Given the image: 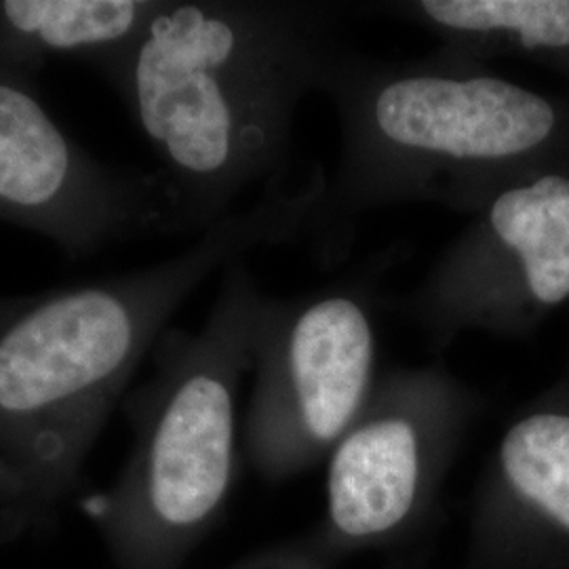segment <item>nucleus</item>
<instances>
[{
	"instance_id": "obj_1",
	"label": "nucleus",
	"mask_w": 569,
	"mask_h": 569,
	"mask_svg": "<svg viewBox=\"0 0 569 569\" xmlns=\"http://www.w3.org/2000/svg\"><path fill=\"white\" fill-rule=\"evenodd\" d=\"M342 4L161 0L98 70L157 157L176 234L204 232L256 183L284 180L293 121L346 42Z\"/></svg>"
},
{
	"instance_id": "obj_2",
	"label": "nucleus",
	"mask_w": 569,
	"mask_h": 569,
	"mask_svg": "<svg viewBox=\"0 0 569 569\" xmlns=\"http://www.w3.org/2000/svg\"><path fill=\"white\" fill-rule=\"evenodd\" d=\"M317 169L268 183L178 256L93 283L21 296L0 319V458L34 507L77 486L82 465L146 352L176 310L220 268L253 249L300 241L326 190Z\"/></svg>"
},
{
	"instance_id": "obj_3",
	"label": "nucleus",
	"mask_w": 569,
	"mask_h": 569,
	"mask_svg": "<svg viewBox=\"0 0 569 569\" xmlns=\"http://www.w3.org/2000/svg\"><path fill=\"white\" fill-rule=\"evenodd\" d=\"M323 93L340 124L338 164L308 230L323 253H340L367 211L430 203L475 218L515 182L569 171V96L439 47L411 61L346 47Z\"/></svg>"
},
{
	"instance_id": "obj_4",
	"label": "nucleus",
	"mask_w": 569,
	"mask_h": 569,
	"mask_svg": "<svg viewBox=\"0 0 569 569\" xmlns=\"http://www.w3.org/2000/svg\"><path fill=\"white\" fill-rule=\"evenodd\" d=\"M260 291L243 260L192 333L157 342L159 376L138 395V439L96 517L119 569H143L157 540L199 526L224 498L234 462V397L253 361Z\"/></svg>"
},
{
	"instance_id": "obj_5",
	"label": "nucleus",
	"mask_w": 569,
	"mask_h": 569,
	"mask_svg": "<svg viewBox=\"0 0 569 569\" xmlns=\"http://www.w3.org/2000/svg\"><path fill=\"white\" fill-rule=\"evenodd\" d=\"M569 302V171L505 188L399 300L430 342L467 331L526 338Z\"/></svg>"
},
{
	"instance_id": "obj_6",
	"label": "nucleus",
	"mask_w": 569,
	"mask_h": 569,
	"mask_svg": "<svg viewBox=\"0 0 569 569\" xmlns=\"http://www.w3.org/2000/svg\"><path fill=\"white\" fill-rule=\"evenodd\" d=\"M0 220L72 258L138 237L176 234L154 171L89 154L44 108L32 81L0 74Z\"/></svg>"
},
{
	"instance_id": "obj_7",
	"label": "nucleus",
	"mask_w": 569,
	"mask_h": 569,
	"mask_svg": "<svg viewBox=\"0 0 569 569\" xmlns=\"http://www.w3.org/2000/svg\"><path fill=\"white\" fill-rule=\"evenodd\" d=\"M376 312L366 284L338 283L260 308L253 361L262 367L258 437L326 446L366 401L376 366Z\"/></svg>"
},
{
	"instance_id": "obj_8",
	"label": "nucleus",
	"mask_w": 569,
	"mask_h": 569,
	"mask_svg": "<svg viewBox=\"0 0 569 569\" xmlns=\"http://www.w3.org/2000/svg\"><path fill=\"white\" fill-rule=\"evenodd\" d=\"M468 61H531L569 82V0H416L373 4Z\"/></svg>"
},
{
	"instance_id": "obj_9",
	"label": "nucleus",
	"mask_w": 569,
	"mask_h": 569,
	"mask_svg": "<svg viewBox=\"0 0 569 569\" xmlns=\"http://www.w3.org/2000/svg\"><path fill=\"white\" fill-rule=\"evenodd\" d=\"M422 462L425 432L407 407L387 409L346 432L329 470L336 526L367 536L399 523L416 498Z\"/></svg>"
},
{
	"instance_id": "obj_10",
	"label": "nucleus",
	"mask_w": 569,
	"mask_h": 569,
	"mask_svg": "<svg viewBox=\"0 0 569 569\" xmlns=\"http://www.w3.org/2000/svg\"><path fill=\"white\" fill-rule=\"evenodd\" d=\"M161 0H0V74L32 81L53 60L100 70L142 34Z\"/></svg>"
},
{
	"instance_id": "obj_11",
	"label": "nucleus",
	"mask_w": 569,
	"mask_h": 569,
	"mask_svg": "<svg viewBox=\"0 0 569 569\" xmlns=\"http://www.w3.org/2000/svg\"><path fill=\"white\" fill-rule=\"evenodd\" d=\"M498 462L519 502L569 538V385L505 432Z\"/></svg>"
},
{
	"instance_id": "obj_12",
	"label": "nucleus",
	"mask_w": 569,
	"mask_h": 569,
	"mask_svg": "<svg viewBox=\"0 0 569 569\" xmlns=\"http://www.w3.org/2000/svg\"><path fill=\"white\" fill-rule=\"evenodd\" d=\"M0 505L34 507L32 491L21 479L20 472L0 458Z\"/></svg>"
},
{
	"instance_id": "obj_13",
	"label": "nucleus",
	"mask_w": 569,
	"mask_h": 569,
	"mask_svg": "<svg viewBox=\"0 0 569 569\" xmlns=\"http://www.w3.org/2000/svg\"><path fill=\"white\" fill-rule=\"evenodd\" d=\"M20 302L21 296H16V298H0V319H4Z\"/></svg>"
}]
</instances>
